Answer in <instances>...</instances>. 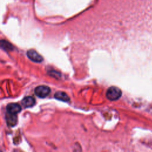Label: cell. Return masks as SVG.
<instances>
[{
  "mask_svg": "<svg viewBox=\"0 0 152 152\" xmlns=\"http://www.w3.org/2000/svg\"><path fill=\"white\" fill-rule=\"evenodd\" d=\"M106 95L107 99L112 101H115L121 97L122 95V91L118 87L112 86L107 89Z\"/></svg>",
  "mask_w": 152,
  "mask_h": 152,
  "instance_id": "6da1fadb",
  "label": "cell"
},
{
  "mask_svg": "<svg viewBox=\"0 0 152 152\" xmlns=\"http://www.w3.org/2000/svg\"><path fill=\"white\" fill-rule=\"evenodd\" d=\"M50 93V89L46 86H39L34 89L35 94L40 98L47 97Z\"/></svg>",
  "mask_w": 152,
  "mask_h": 152,
  "instance_id": "7a4b0ae2",
  "label": "cell"
},
{
  "mask_svg": "<svg viewBox=\"0 0 152 152\" xmlns=\"http://www.w3.org/2000/svg\"><path fill=\"white\" fill-rule=\"evenodd\" d=\"M27 55L30 60L35 62H41L43 60L42 56L33 49L28 50L27 52Z\"/></svg>",
  "mask_w": 152,
  "mask_h": 152,
  "instance_id": "3957f363",
  "label": "cell"
},
{
  "mask_svg": "<svg viewBox=\"0 0 152 152\" xmlns=\"http://www.w3.org/2000/svg\"><path fill=\"white\" fill-rule=\"evenodd\" d=\"M7 111L8 113L17 115L21 110V107L17 103H10L7 106Z\"/></svg>",
  "mask_w": 152,
  "mask_h": 152,
  "instance_id": "277c9868",
  "label": "cell"
},
{
  "mask_svg": "<svg viewBox=\"0 0 152 152\" xmlns=\"http://www.w3.org/2000/svg\"><path fill=\"white\" fill-rule=\"evenodd\" d=\"M35 99L31 96H26L21 101V103L25 107H30L34 105Z\"/></svg>",
  "mask_w": 152,
  "mask_h": 152,
  "instance_id": "5b68a950",
  "label": "cell"
},
{
  "mask_svg": "<svg viewBox=\"0 0 152 152\" xmlns=\"http://www.w3.org/2000/svg\"><path fill=\"white\" fill-rule=\"evenodd\" d=\"M6 121L9 126H15L17 122V115H12L7 113L6 115Z\"/></svg>",
  "mask_w": 152,
  "mask_h": 152,
  "instance_id": "8992f818",
  "label": "cell"
},
{
  "mask_svg": "<svg viewBox=\"0 0 152 152\" xmlns=\"http://www.w3.org/2000/svg\"><path fill=\"white\" fill-rule=\"evenodd\" d=\"M54 97L56 99L61 100L65 102H68L69 101L70 98L68 94L64 91H57L55 93Z\"/></svg>",
  "mask_w": 152,
  "mask_h": 152,
  "instance_id": "52a82bcc",
  "label": "cell"
},
{
  "mask_svg": "<svg viewBox=\"0 0 152 152\" xmlns=\"http://www.w3.org/2000/svg\"><path fill=\"white\" fill-rule=\"evenodd\" d=\"M0 46L4 49H8V50H11L12 49V46L8 42L5 40H1L0 41Z\"/></svg>",
  "mask_w": 152,
  "mask_h": 152,
  "instance_id": "ba28073f",
  "label": "cell"
},
{
  "mask_svg": "<svg viewBox=\"0 0 152 152\" xmlns=\"http://www.w3.org/2000/svg\"><path fill=\"white\" fill-rule=\"evenodd\" d=\"M0 152H2V151L0 150Z\"/></svg>",
  "mask_w": 152,
  "mask_h": 152,
  "instance_id": "9c48e42d",
  "label": "cell"
}]
</instances>
